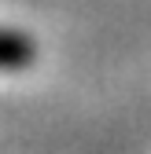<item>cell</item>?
Wrapping results in <instances>:
<instances>
[{
    "label": "cell",
    "instance_id": "cell-1",
    "mask_svg": "<svg viewBox=\"0 0 151 154\" xmlns=\"http://www.w3.org/2000/svg\"><path fill=\"white\" fill-rule=\"evenodd\" d=\"M37 55V44L18 29H0V70H26Z\"/></svg>",
    "mask_w": 151,
    "mask_h": 154
}]
</instances>
